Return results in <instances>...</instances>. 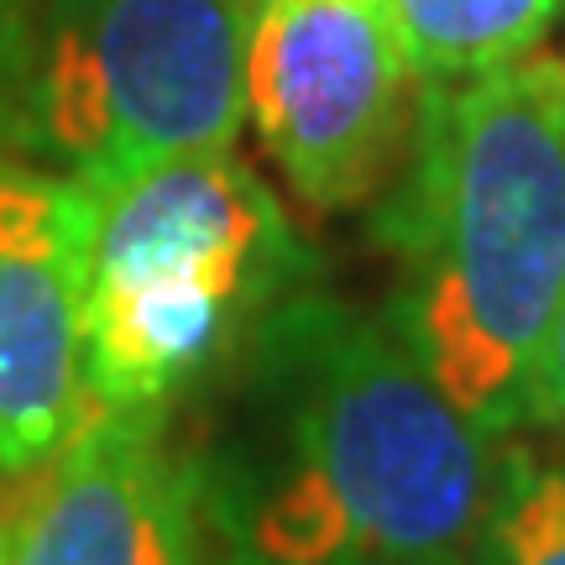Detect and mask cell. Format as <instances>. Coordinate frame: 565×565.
<instances>
[{
	"mask_svg": "<svg viewBox=\"0 0 565 565\" xmlns=\"http://www.w3.org/2000/svg\"><path fill=\"white\" fill-rule=\"evenodd\" d=\"M477 565H565V466L508 450L477 540Z\"/></svg>",
	"mask_w": 565,
	"mask_h": 565,
	"instance_id": "cell-9",
	"label": "cell"
},
{
	"mask_svg": "<svg viewBox=\"0 0 565 565\" xmlns=\"http://www.w3.org/2000/svg\"><path fill=\"white\" fill-rule=\"evenodd\" d=\"M225 565H231V561H225Z\"/></svg>",
	"mask_w": 565,
	"mask_h": 565,
	"instance_id": "cell-14",
	"label": "cell"
},
{
	"mask_svg": "<svg viewBox=\"0 0 565 565\" xmlns=\"http://www.w3.org/2000/svg\"><path fill=\"white\" fill-rule=\"evenodd\" d=\"M0 519H6V508H0Z\"/></svg>",
	"mask_w": 565,
	"mask_h": 565,
	"instance_id": "cell-13",
	"label": "cell"
},
{
	"mask_svg": "<svg viewBox=\"0 0 565 565\" xmlns=\"http://www.w3.org/2000/svg\"><path fill=\"white\" fill-rule=\"evenodd\" d=\"M419 84L383 0H257L246 42V116L288 189L315 210L383 194Z\"/></svg>",
	"mask_w": 565,
	"mask_h": 565,
	"instance_id": "cell-5",
	"label": "cell"
},
{
	"mask_svg": "<svg viewBox=\"0 0 565 565\" xmlns=\"http://www.w3.org/2000/svg\"><path fill=\"white\" fill-rule=\"evenodd\" d=\"M100 194L0 168V482H26L84 414V299Z\"/></svg>",
	"mask_w": 565,
	"mask_h": 565,
	"instance_id": "cell-7",
	"label": "cell"
},
{
	"mask_svg": "<svg viewBox=\"0 0 565 565\" xmlns=\"http://www.w3.org/2000/svg\"><path fill=\"white\" fill-rule=\"evenodd\" d=\"M315 257L236 147L100 194L84 299V404L173 408L309 288Z\"/></svg>",
	"mask_w": 565,
	"mask_h": 565,
	"instance_id": "cell-3",
	"label": "cell"
},
{
	"mask_svg": "<svg viewBox=\"0 0 565 565\" xmlns=\"http://www.w3.org/2000/svg\"><path fill=\"white\" fill-rule=\"evenodd\" d=\"M11 26H17V21H11V0H0V74H6V63H11V38H17Z\"/></svg>",
	"mask_w": 565,
	"mask_h": 565,
	"instance_id": "cell-11",
	"label": "cell"
},
{
	"mask_svg": "<svg viewBox=\"0 0 565 565\" xmlns=\"http://www.w3.org/2000/svg\"><path fill=\"white\" fill-rule=\"evenodd\" d=\"M377 236L398 267L387 324L450 408L492 440L540 424L565 303V63L424 84Z\"/></svg>",
	"mask_w": 565,
	"mask_h": 565,
	"instance_id": "cell-2",
	"label": "cell"
},
{
	"mask_svg": "<svg viewBox=\"0 0 565 565\" xmlns=\"http://www.w3.org/2000/svg\"><path fill=\"white\" fill-rule=\"evenodd\" d=\"M540 419H565V303L555 315L545 345V372H540Z\"/></svg>",
	"mask_w": 565,
	"mask_h": 565,
	"instance_id": "cell-10",
	"label": "cell"
},
{
	"mask_svg": "<svg viewBox=\"0 0 565 565\" xmlns=\"http://www.w3.org/2000/svg\"><path fill=\"white\" fill-rule=\"evenodd\" d=\"M6 565H225L204 456L168 408L84 404L6 503Z\"/></svg>",
	"mask_w": 565,
	"mask_h": 565,
	"instance_id": "cell-6",
	"label": "cell"
},
{
	"mask_svg": "<svg viewBox=\"0 0 565 565\" xmlns=\"http://www.w3.org/2000/svg\"><path fill=\"white\" fill-rule=\"evenodd\" d=\"M257 0H53L26 116L84 189L236 147Z\"/></svg>",
	"mask_w": 565,
	"mask_h": 565,
	"instance_id": "cell-4",
	"label": "cell"
},
{
	"mask_svg": "<svg viewBox=\"0 0 565 565\" xmlns=\"http://www.w3.org/2000/svg\"><path fill=\"white\" fill-rule=\"evenodd\" d=\"M0 565H6V519H0Z\"/></svg>",
	"mask_w": 565,
	"mask_h": 565,
	"instance_id": "cell-12",
	"label": "cell"
},
{
	"mask_svg": "<svg viewBox=\"0 0 565 565\" xmlns=\"http://www.w3.org/2000/svg\"><path fill=\"white\" fill-rule=\"evenodd\" d=\"M242 424L204 461L231 565H477L492 435L387 320L299 288L246 341Z\"/></svg>",
	"mask_w": 565,
	"mask_h": 565,
	"instance_id": "cell-1",
	"label": "cell"
},
{
	"mask_svg": "<svg viewBox=\"0 0 565 565\" xmlns=\"http://www.w3.org/2000/svg\"><path fill=\"white\" fill-rule=\"evenodd\" d=\"M414 84H461L529 58L561 0H383Z\"/></svg>",
	"mask_w": 565,
	"mask_h": 565,
	"instance_id": "cell-8",
	"label": "cell"
}]
</instances>
